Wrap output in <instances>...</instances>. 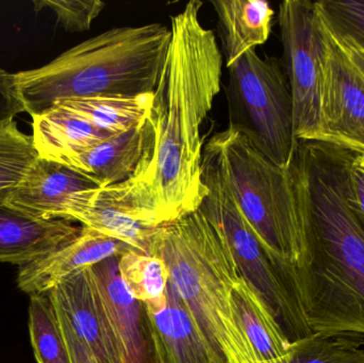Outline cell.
I'll return each mask as SVG.
<instances>
[{
    "label": "cell",
    "mask_w": 364,
    "mask_h": 363,
    "mask_svg": "<svg viewBox=\"0 0 364 363\" xmlns=\"http://www.w3.org/2000/svg\"><path fill=\"white\" fill-rule=\"evenodd\" d=\"M357 153L297 141L289 166L301 234L292 274L312 332L364 336V215L350 198Z\"/></svg>",
    "instance_id": "6da1fadb"
},
{
    "label": "cell",
    "mask_w": 364,
    "mask_h": 363,
    "mask_svg": "<svg viewBox=\"0 0 364 363\" xmlns=\"http://www.w3.org/2000/svg\"><path fill=\"white\" fill-rule=\"evenodd\" d=\"M203 2L171 16V42L149 117L156 134L154 189L164 225L198 210L207 195L201 127L220 91L223 55L199 17Z\"/></svg>",
    "instance_id": "7a4b0ae2"
},
{
    "label": "cell",
    "mask_w": 364,
    "mask_h": 363,
    "mask_svg": "<svg viewBox=\"0 0 364 363\" xmlns=\"http://www.w3.org/2000/svg\"><path fill=\"white\" fill-rule=\"evenodd\" d=\"M159 23L112 28L34 70L17 72L25 112L40 117L68 98L155 93L171 42Z\"/></svg>",
    "instance_id": "3957f363"
},
{
    "label": "cell",
    "mask_w": 364,
    "mask_h": 363,
    "mask_svg": "<svg viewBox=\"0 0 364 363\" xmlns=\"http://www.w3.org/2000/svg\"><path fill=\"white\" fill-rule=\"evenodd\" d=\"M149 255L164 260L173 289L222 363H258L231 305V291L241 275L199 209L161 226Z\"/></svg>",
    "instance_id": "277c9868"
},
{
    "label": "cell",
    "mask_w": 364,
    "mask_h": 363,
    "mask_svg": "<svg viewBox=\"0 0 364 363\" xmlns=\"http://www.w3.org/2000/svg\"><path fill=\"white\" fill-rule=\"evenodd\" d=\"M203 149L218 162L245 221L276 264L296 266L301 234L289 168L265 157L240 126L229 124Z\"/></svg>",
    "instance_id": "5b68a950"
},
{
    "label": "cell",
    "mask_w": 364,
    "mask_h": 363,
    "mask_svg": "<svg viewBox=\"0 0 364 363\" xmlns=\"http://www.w3.org/2000/svg\"><path fill=\"white\" fill-rule=\"evenodd\" d=\"M203 181L208 192L199 210L228 247L240 275L254 290L290 343L314 334L304 317L291 268L269 255L237 208L218 162L203 153Z\"/></svg>",
    "instance_id": "8992f818"
},
{
    "label": "cell",
    "mask_w": 364,
    "mask_h": 363,
    "mask_svg": "<svg viewBox=\"0 0 364 363\" xmlns=\"http://www.w3.org/2000/svg\"><path fill=\"white\" fill-rule=\"evenodd\" d=\"M228 72L235 119H242L235 125L250 136L265 157L287 170L297 140L284 64L274 57H260L252 49L228 67Z\"/></svg>",
    "instance_id": "52a82bcc"
},
{
    "label": "cell",
    "mask_w": 364,
    "mask_h": 363,
    "mask_svg": "<svg viewBox=\"0 0 364 363\" xmlns=\"http://www.w3.org/2000/svg\"><path fill=\"white\" fill-rule=\"evenodd\" d=\"M278 23L297 141H321L326 38L316 1L286 0Z\"/></svg>",
    "instance_id": "ba28073f"
},
{
    "label": "cell",
    "mask_w": 364,
    "mask_h": 363,
    "mask_svg": "<svg viewBox=\"0 0 364 363\" xmlns=\"http://www.w3.org/2000/svg\"><path fill=\"white\" fill-rule=\"evenodd\" d=\"M154 179L151 168L125 183L78 192L64 220L79 222L149 255L154 237L164 225Z\"/></svg>",
    "instance_id": "9c48e42d"
},
{
    "label": "cell",
    "mask_w": 364,
    "mask_h": 363,
    "mask_svg": "<svg viewBox=\"0 0 364 363\" xmlns=\"http://www.w3.org/2000/svg\"><path fill=\"white\" fill-rule=\"evenodd\" d=\"M321 18L326 38L321 141L364 156V76Z\"/></svg>",
    "instance_id": "30bf717a"
},
{
    "label": "cell",
    "mask_w": 364,
    "mask_h": 363,
    "mask_svg": "<svg viewBox=\"0 0 364 363\" xmlns=\"http://www.w3.org/2000/svg\"><path fill=\"white\" fill-rule=\"evenodd\" d=\"M90 272L114 328L124 363H164L146 305L126 289L117 257L91 266Z\"/></svg>",
    "instance_id": "8fae6325"
},
{
    "label": "cell",
    "mask_w": 364,
    "mask_h": 363,
    "mask_svg": "<svg viewBox=\"0 0 364 363\" xmlns=\"http://www.w3.org/2000/svg\"><path fill=\"white\" fill-rule=\"evenodd\" d=\"M47 294L95 363H124L114 328L90 268L70 275Z\"/></svg>",
    "instance_id": "7c38bea8"
},
{
    "label": "cell",
    "mask_w": 364,
    "mask_h": 363,
    "mask_svg": "<svg viewBox=\"0 0 364 363\" xmlns=\"http://www.w3.org/2000/svg\"><path fill=\"white\" fill-rule=\"evenodd\" d=\"M156 134L147 117L127 131L109 136L87 151L61 161L100 188L117 185L153 168Z\"/></svg>",
    "instance_id": "4fadbf2b"
},
{
    "label": "cell",
    "mask_w": 364,
    "mask_h": 363,
    "mask_svg": "<svg viewBox=\"0 0 364 363\" xmlns=\"http://www.w3.org/2000/svg\"><path fill=\"white\" fill-rule=\"evenodd\" d=\"M129 251L136 249L82 226L80 234L65 246L18 266L17 287L29 296L47 294L70 275Z\"/></svg>",
    "instance_id": "5bb4252c"
},
{
    "label": "cell",
    "mask_w": 364,
    "mask_h": 363,
    "mask_svg": "<svg viewBox=\"0 0 364 363\" xmlns=\"http://www.w3.org/2000/svg\"><path fill=\"white\" fill-rule=\"evenodd\" d=\"M100 188L75 168L38 157L6 206L36 220H64L70 200L78 192Z\"/></svg>",
    "instance_id": "9a60e30c"
},
{
    "label": "cell",
    "mask_w": 364,
    "mask_h": 363,
    "mask_svg": "<svg viewBox=\"0 0 364 363\" xmlns=\"http://www.w3.org/2000/svg\"><path fill=\"white\" fill-rule=\"evenodd\" d=\"M66 220H36L0 204V262L21 266L48 255L80 234Z\"/></svg>",
    "instance_id": "2e32d148"
},
{
    "label": "cell",
    "mask_w": 364,
    "mask_h": 363,
    "mask_svg": "<svg viewBox=\"0 0 364 363\" xmlns=\"http://www.w3.org/2000/svg\"><path fill=\"white\" fill-rule=\"evenodd\" d=\"M145 305L164 363H222L170 283L166 296Z\"/></svg>",
    "instance_id": "e0dca14e"
},
{
    "label": "cell",
    "mask_w": 364,
    "mask_h": 363,
    "mask_svg": "<svg viewBox=\"0 0 364 363\" xmlns=\"http://www.w3.org/2000/svg\"><path fill=\"white\" fill-rule=\"evenodd\" d=\"M226 67L246 53L264 44L272 31L274 12L263 0H214Z\"/></svg>",
    "instance_id": "ac0fdd59"
},
{
    "label": "cell",
    "mask_w": 364,
    "mask_h": 363,
    "mask_svg": "<svg viewBox=\"0 0 364 363\" xmlns=\"http://www.w3.org/2000/svg\"><path fill=\"white\" fill-rule=\"evenodd\" d=\"M32 119V140L38 156L53 161L61 162L79 155L111 136L73 111L59 106H53Z\"/></svg>",
    "instance_id": "d6986e66"
},
{
    "label": "cell",
    "mask_w": 364,
    "mask_h": 363,
    "mask_svg": "<svg viewBox=\"0 0 364 363\" xmlns=\"http://www.w3.org/2000/svg\"><path fill=\"white\" fill-rule=\"evenodd\" d=\"M231 305L258 363H286L291 343L242 276L233 286Z\"/></svg>",
    "instance_id": "ffe728a7"
},
{
    "label": "cell",
    "mask_w": 364,
    "mask_h": 363,
    "mask_svg": "<svg viewBox=\"0 0 364 363\" xmlns=\"http://www.w3.org/2000/svg\"><path fill=\"white\" fill-rule=\"evenodd\" d=\"M153 100L154 93L134 97L95 96L61 99L53 106L68 109L98 129L115 136L146 119Z\"/></svg>",
    "instance_id": "44dd1931"
},
{
    "label": "cell",
    "mask_w": 364,
    "mask_h": 363,
    "mask_svg": "<svg viewBox=\"0 0 364 363\" xmlns=\"http://www.w3.org/2000/svg\"><path fill=\"white\" fill-rule=\"evenodd\" d=\"M29 332L38 363H73L57 309L48 294L30 296Z\"/></svg>",
    "instance_id": "7402d4cb"
},
{
    "label": "cell",
    "mask_w": 364,
    "mask_h": 363,
    "mask_svg": "<svg viewBox=\"0 0 364 363\" xmlns=\"http://www.w3.org/2000/svg\"><path fill=\"white\" fill-rule=\"evenodd\" d=\"M117 264L124 285L134 300L147 304L166 296L170 272L161 258L129 251L117 257Z\"/></svg>",
    "instance_id": "603a6c76"
},
{
    "label": "cell",
    "mask_w": 364,
    "mask_h": 363,
    "mask_svg": "<svg viewBox=\"0 0 364 363\" xmlns=\"http://www.w3.org/2000/svg\"><path fill=\"white\" fill-rule=\"evenodd\" d=\"M38 157L32 136L16 121L0 126V204H6Z\"/></svg>",
    "instance_id": "cb8c5ba5"
},
{
    "label": "cell",
    "mask_w": 364,
    "mask_h": 363,
    "mask_svg": "<svg viewBox=\"0 0 364 363\" xmlns=\"http://www.w3.org/2000/svg\"><path fill=\"white\" fill-rule=\"evenodd\" d=\"M356 337L314 332L291 343L286 363H364V342Z\"/></svg>",
    "instance_id": "d4e9b609"
},
{
    "label": "cell",
    "mask_w": 364,
    "mask_h": 363,
    "mask_svg": "<svg viewBox=\"0 0 364 363\" xmlns=\"http://www.w3.org/2000/svg\"><path fill=\"white\" fill-rule=\"evenodd\" d=\"M316 4L323 19L336 33L364 48V0H322Z\"/></svg>",
    "instance_id": "484cf974"
},
{
    "label": "cell",
    "mask_w": 364,
    "mask_h": 363,
    "mask_svg": "<svg viewBox=\"0 0 364 363\" xmlns=\"http://www.w3.org/2000/svg\"><path fill=\"white\" fill-rule=\"evenodd\" d=\"M36 11L51 9L64 29L70 32L85 31L102 12L106 4L100 0H42L33 1Z\"/></svg>",
    "instance_id": "4316f807"
},
{
    "label": "cell",
    "mask_w": 364,
    "mask_h": 363,
    "mask_svg": "<svg viewBox=\"0 0 364 363\" xmlns=\"http://www.w3.org/2000/svg\"><path fill=\"white\" fill-rule=\"evenodd\" d=\"M21 112H25V106L19 96L16 74L0 68V126L10 124Z\"/></svg>",
    "instance_id": "83f0119b"
},
{
    "label": "cell",
    "mask_w": 364,
    "mask_h": 363,
    "mask_svg": "<svg viewBox=\"0 0 364 363\" xmlns=\"http://www.w3.org/2000/svg\"><path fill=\"white\" fill-rule=\"evenodd\" d=\"M57 309V308H55ZM58 317H59L60 324H61L62 332L65 337L66 343H68V351H70V358L73 363H95V360L92 357L85 343L79 339L76 332L73 330L70 324L68 323L65 315L57 309Z\"/></svg>",
    "instance_id": "f1b7e54d"
},
{
    "label": "cell",
    "mask_w": 364,
    "mask_h": 363,
    "mask_svg": "<svg viewBox=\"0 0 364 363\" xmlns=\"http://www.w3.org/2000/svg\"><path fill=\"white\" fill-rule=\"evenodd\" d=\"M350 198L353 204L364 215V156L356 155L348 172Z\"/></svg>",
    "instance_id": "f546056e"
},
{
    "label": "cell",
    "mask_w": 364,
    "mask_h": 363,
    "mask_svg": "<svg viewBox=\"0 0 364 363\" xmlns=\"http://www.w3.org/2000/svg\"><path fill=\"white\" fill-rule=\"evenodd\" d=\"M326 23V21H325ZM328 26V25H327ZM329 27V26H328ZM331 28V27H329ZM331 31L335 33L336 38H337L338 42L341 45L343 50L346 51L348 55V59L352 61V63L358 68L359 72L364 76V48L360 45L357 44L355 40H350V38L346 36H340V34L336 33L333 29Z\"/></svg>",
    "instance_id": "4dcf8cb0"
}]
</instances>
